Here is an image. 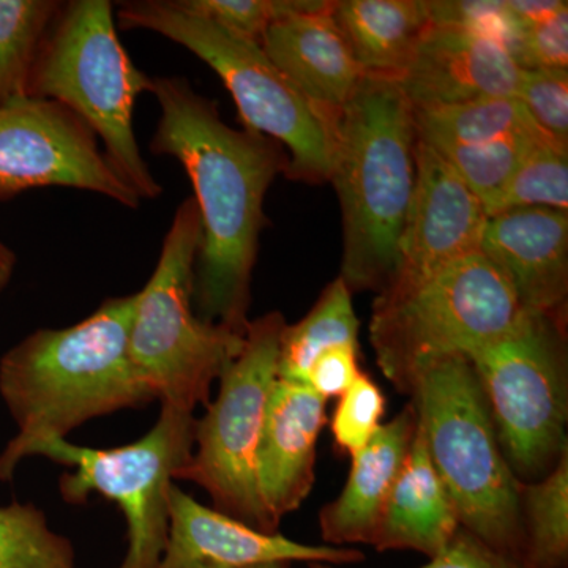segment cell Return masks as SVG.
<instances>
[{
    "label": "cell",
    "instance_id": "obj_34",
    "mask_svg": "<svg viewBox=\"0 0 568 568\" xmlns=\"http://www.w3.org/2000/svg\"><path fill=\"white\" fill-rule=\"evenodd\" d=\"M361 347L338 346L325 351L310 366L305 386L328 402L339 398L362 375Z\"/></svg>",
    "mask_w": 568,
    "mask_h": 568
},
{
    "label": "cell",
    "instance_id": "obj_4",
    "mask_svg": "<svg viewBox=\"0 0 568 568\" xmlns=\"http://www.w3.org/2000/svg\"><path fill=\"white\" fill-rule=\"evenodd\" d=\"M521 313L510 284L477 250L418 282L376 294L369 343L392 386L413 396L433 366L469 357L506 334Z\"/></svg>",
    "mask_w": 568,
    "mask_h": 568
},
{
    "label": "cell",
    "instance_id": "obj_14",
    "mask_svg": "<svg viewBox=\"0 0 568 568\" xmlns=\"http://www.w3.org/2000/svg\"><path fill=\"white\" fill-rule=\"evenodd\" d=\"M416 160V190L399 244L398 272L388 286L418 282L477 252L488 220L481 201L435 149L417 140Z\"/></svg>",
    "mask_w": 568,
    "mask_h": 568
},
{
    "label": "cell",
    "instance_id": "obj_5",
    "mask_svg": "<svg viewBox=\"0 0 568 568\" xmlns=\"http://www.w3.org/2000/svg\"><path fill=\"white\" fill-rule=\"evenodd\" d=\"M145 77L123 50L108 0L62 3L41 43L28 97L69 108L104 144V156L141 200H156L162 185L142 159L133 110Z\"/></svg>",
    "mask_w": 568,
    "mask_h": 568
},
{
    "label": "cell",
    "instance_id": "obj_37",
    "mask_svg": "<svg viewBox=\"0 0 568 568\" xmlns=\"http://www.w3.org/2000/svg\"><path fill=\"white\" fill-rule=\"evenodd\" d=\"M14 264H17V256L9 246L0 242V291L9 284L11 275H13Z\"/></svg>",
    "mask_w": 568,
    "mask_h": 568
},
{
    "label": "cell",
    "instance_id": "obj_2",
    "mask_svg": "<svg viewBox=\"0 0 568 568\" xmlns=\"http://www.w3.org/2000/svg\"><path fill=\"white\" fill-rule=\"evenodd\" d=\"M136 294L112 297L71 327L43 328L0 361V395L18 433L0 454V481L36 448L92 418L155 399L130 357Z\"/></svg>",
    "mask_w": 568,
    "mask_h": 568
},
{
    "label": "cell",
    "instance_id": "obj_6",
    "mask_svg": "<svg viewBox=\"0 0 568 568\" xmlns=\"http://www.w3.org/2000/svg\"><path fill=\"white\" fill-rule=\"evenodd\" d=\"M118 20L123 29L160 33L207 63L233 95L245 130L287 149L291 181L331 182L339 118L310 103L260 43L183 9L179 0L123 2Z\"/></svg>",
    "mask_w": 568,
    "mask_h": 568
},
{
    "label": "cell",
    "instance_id": "obj_23",
    "mask_svg": "<svg viewBox=\"0 0 568 568\" xmlns=\"http://www.w3.org/2000/svg\"><path fill=\"white\" fill-rule=\"evenodd\" d=\"M417 140L429 148L477 145L508 136H540L517 99H487L443 108H413ZM548 136V134H547Z\"/></svg>",
    "mask_w": 568,
    "mask_h": 568
},
{
    "label": "cell",
    "instance_id": "obj_15",
    "mask_svg": "<svg viewBox=\"0 0 568 568\" xmlns=\"http://www.w3.org/2000/svg\"><path fill=\"white\" fill-rule=\"evenodd\" d=\"M521 73V67L497 41L429 22L398 84L410 106L443 108L517 99Z\"/></svg>",
    "mask_w": 568,
    "mask_h": 568
},
{
    "label": "cell",
    "instance_id": "obj_20",
    "mask_svg": "<svg viewBox=\"0 0 568 568\" xmlns=\"http://www.w3.org/2000/svg\"><path fill=\"white\" fill-rule=\"evenodd\" d=\"M459 518L443 478L429 458L420 426L396 477L373 538L376 551H416L435 558L458 529Z\"/></svg>",
    "mask_w": 568,
    "mask_h": 568
},
{
    "label": "cell",
    "instance_id": "obj_9",
    "mask_svg": "<svg viewBox=\"0 0 568 568\" xmlns=\"http://www.w3.org/2000/svg\"><path fill=\"white\" fill-rule=\"evenodd\" d=\"M467 358L511 473L521 484L540 480L568 450L567 316L523 310Z\"/></svg>",
    "mask_w": 568,
    "mask_h": 568
},
{
    "label": "cell",
    "instance_id": "obj_25",
    "mask_svg": "<svg viewBox=\"0 0 568 568\" xmlns=\"http://www.w3.org/2000/svg\"><path fill=\"white\" fill-rule=\"evenodd\" d=\"M62 3L0 0V106L28 97L33 62Z\"/></svg>",
    "mask_w": 568,
    "mask_h": 568
},
{
    "label": "cell",
    "instance_id": "obj_21",
    "mask_svg": "<svg viewBox=\"0 0 568 568\" xmlns=\"http://www.w3.org/2000/svg\"><path fill=\"white\" fill-rule=\"evenodd\" d=\"M334 18L364 74L396 81L429 26L422 0H338Z\"/></svg>",
    "mask_w": 568,
    "mask_h": 568
},
{
    "label": "cell",
    "instance_id": "obj_7",
    "mask_svg": "<svg viewBox=\"0 0 568 568\" xmlns=\"http://www.w3.org/2000/svg\"><path fill=\"white\" fill-rule=\"evenodd\" d=\"M410 403L462 528L525 566L521 481L504 457L469 358L457 355L433 366L417 384Z\"/></svg>",
    "mask_w": 568,
    "mask_h": 568
},
{
    "label": "cell",
    "instance_id": "obj_11",
    "mask_svg": "<svg viewBox=\"0 0 568 568\" xmlns=\"http://www.w3.org/2000/svg\"><path fill=\"white\" fill-rule=\"evenodd\" d=\"M194 426L193 413L162 405L151 432L129 446L103 450L59 439L41 444L33 455L73 467L59 485L65 503L84 504L99 493L121 508L129 548L118 568H159L170 532L168 497L192 458Z\"/></svg>",
    "mask_w": 568,
    "mask_h": 568
},
{
    "label": "cell",
    "instance_id": "obj_29",
    "mask_svg": "<svg viewBox=\"0 0 568 568\" xmlns=\"http://www.w3.org/2000/svg\"><path fill=\"white\" fill-rule=\"evenodd\" d=\"M387 413L383 388L366 373L339 396L331 418V433L336 452L353 457L376 435Z\"/></svg>",
    "mask_w": 568,
    "mask_h": 568
},
{
    "label": "cell",
    "instance_id": "obj_3",
    "mask_svg": "<svg viewBox=\"0 0 568 568\" xmlns=\"http://www.w3.org/2000/svg\"><path fill=\"white\" fill-rule=\"evenodd\" d=\"M413 106L398 81L364 74L343 108L331 182L343 215L339 278L351 293L394 282L417 179Z\"/></svg>",
    "mask_w": 568,
    "mask_h": 568
},
{
    "label": "cell",
    "instance_id": "obj_19",
    "mask_svg": "<svg viewBox=\"0 0 568 568\" xmlns=\"http://www.w3.org/2000/svg\"><path fill=\"white\" fill-rule=\"evenodd\" d=\"M418 417L413 403L381 425L373 439L351 459L349 476L336 499L321 508L324 545H372L387 497L416 437Z\"/></svg>",
    "mask_w": 568,
    "mask_h": 568
},
{
    "label": "cell",
    "instance_id": "obj_10",
    "mask_svg": "<svg viewBox=\"0 0 568 568\" xmlns=\"http://www.w3.org/2000/svg\"><path fill=\"white\" fill-rule=\"evenodd\" d=\"M280 312L250 321L244 346L220 376L219 395L196 418L194 450L175 480L207 491L213 508L265 534H276L256 484V457L268 398L278 372Z\"/></svg>",
    "mask_w": 568,
    "mask_h": 568
},
{
    "label": "cell",
    "instance_id": "obj_28",
    "mask_svg": "<svg viewBox=\"0 0 568 568\" xmlns=\"http://www.w3.org/2000/svg\"><path fill=\"white\" fill-rule=\"evenodd\" d=\"M530 207L568 211V148L556 141L530 149L488 216Z\"/></svg>",
    "mask_w": 568,
    "mask_h": 568
},
{
    "label": "cell",
    "instance_id": "obj_30",
    "mask_svg": "<svg viewBox=\"0 0 568 568\" xmlns=\"http://www.w3.org/2000/svg\"><path fill=\"white\" fill-rule=\"evenodd\" d=\"M517 100L541 132L568 148V70H523Z\"/></svg>",
    "mask_w": 568,
    "mask_h": 568
},
{
    "label": "cell",
    "instance_id": "obj_33",
    "mask_svg": "<svg viewBox=\"0 0 568 568\" xmlns=\"http://www.w3.org/2000/svg\"><path fill=\"white\" fill-rule=\"evenodd\" d=\"M517 62L521 70L568 69V9L521 31Z\"/></svg>",
    "mask_w": 568,
    "mask_h": 568
},
{
    "label": "cell",
    "instance_id": "obj_12",
    "mask_svg": "<svg viewBox=\"0 0 568 568\" xmlns=\"http://www.w3.org/2000/svg\"><path fill=\"white\" fill-rule=\"evenodd\" d=\"M40 186L85 190L129 209L141 204L74 112L26 97L0 106V200Z\"/></svg>",
    "mask_w": 568,
    "mask_h": 568
},
{
    "label": "cell",
    "instance_id": "obj_35",
    "mask_svg": "<svg viewBox=\"0 0 568 568\" xmlns=\"http://www.w3.org/2000/svg\"><path fill=\"white\" fill-rule=\"evenodd\" d=\"M308 568H336L328 564H308ZM420 568H526L517 560L500 555L487 544L470 534L465 528H459L454 538L448 541L443 551L429 559L426 566Z\"/></svg>",
    "mask_w": 568,
    "mask_h": 568
},
{
    "label": "cell",
    "instance_id": "obj_24",
    "mask_svg": "<svg viewBox=\"0 0 568 568\" xmlns=\"http://www.w3.org/2000/svg\"><path fill=\"white\" fill-rule=\"evenodd\" d=\"M526 568H567L568 450L537 481L519 487Z\"/></svg>",
    "mask_w": 568,
    "mask_h": 568
},
{
    "label": "cell",
    "instance_id": "obj_16",
    "mask_svg": "<svg viewBox=\"0 0 568 568\" xmlns=\"http://www.w3.org/2000/svg\"><path fill=\"white\" fill-rule=\"evenodd\" d=\"M478 250L510 284L523 310L567 316L568 211L495 213Z\"/></svg>",
    "mask_w": 568,
    "mask_h": 568
},
{
    "label": "cell",
    "instance_id": "obj_26",
    "mask_svg": "<svg viewBox=\"0 0 568 568\" xmlns=\"http://www.w3.org/2000/svg\"><path fill=\"white\" fill-rule=\"evenodd\" d=\"M0 568H78L69 538L48 526L33 504L0 507Z\"/></svg>",
    "mask_w": 568,
    "mask_h": 568
},
{
    "label": "cell",
    "instance_id": "obj_38",
    "mask_svg": "<svg viewBox=\"0 0 568 568\" xmlns=\"http://www.w3.org/2000/svg\"><path fill=\"white\" fill-rule=\"evenodd\" d=\"M293 564L291 562H283V560H278V562H265L260 564V566H253L250 568H291Z\"/></svg>",
    "mask_w": 568,
    "mask_h": 568
},
{
    "label": "cell",
    "instance_id": "obj_1",
    "mask_svg": "<svg viewBox=\"0 0 568 568\" xmlns=\"http://www.w3.org/2000/svg\"><path fill=\"white\" fill-rule=\"evenodd\" d=\"M151 92L162 108L151 151L182 164L203 226L194 310L204 323L244 335L265 194L290 156L271 138L231 129L185 78H155Z\"/></svg>",
    "mask_w": 568,
    "mask_h": 568
},
{
    "label": "cell",
    "instance_id": "obj_8",
    "mask_svg": "<svg viewBox=\"0 0 568 568\" xmlns=\"http://www.w3.org/2000/svg\"><path fill=\"white\" fill-rule=\"evenodd\" d=\"M203 226L193 197L183 201L164 237L159 263L136 293L130 357L162 405L194 413L241 353L244 335L204 323L194 310V268Z\"/></svg>",
    "mask_w": 568,
    "mask_h": 568
},
{
    "label": "cell",
    "instance_id": "obj_32",
    "mask_svg": "<svg viewBox=\"0 0 568 568\" xmlns=\"http://www.w3.org/2000/svg\"><path fill=\"white\" fill-rule=\"evenodd\" d=\"M425 6L433 24L454 26L495 40L517 61L521 32L508 17L506 2H425Z\"/></svg>",
    "mask_w": 568,
    "mask_h": 568
},
{
    "label": "cell",
    "instance_id": "obj_36",
    "mask_svg": "<svg viewBox=\"0 0 568 568\" xmlns=\"http://www.w3.org/2000/svg\"><path fill=\"white\" fill-rule=\"evenodd\" d=\"M506 7L508 17L521 32L568 9V3L566 0H511L506 2Z\"/></svg>",
    "mask_w": 568,
    "mask_h": 568
},
{
    "label": "cell",
    "instance_id": "obj_27",
    "mask_svg": "<svg viewBox=\"0 0 568 568\" xmlns=\"http://www.w3.org/2000/svg\"><path fill=\"white\" fill-rule=\"evenodd\" d=\"M540 136H508L477 145H447L435 149L484 204L487 215L493 211L511 175Z\"/></svg>",
    "mask_w": 568,
    "mask_h": 568
},
{
    "label": "cell",
    "instance_id": "obj_31",
    "mask_svg": "<svg viewBox=\"0 0 568 568\" xmlns=\"http://www.w3.org/2000/svg\"><path fill=\"white\" fill-rule=\"evenodd\" d=\"M183 9L215 22L234 36L261 44L268 26L290 13L297 0H179Z\"/></svg>",
    "mask_w": 568,
    "mask_h": 568
},
{
    "label": "cell",
    "instance_id": "obj_18",
    "mask_svg": "<svg viewBox=\"0 0 568 568\" xmlns=\"http://www.w3.org/2000/svg\"><path fill=\"white\" fill-rule=\"evenodd\" d=\"M325 406L312 388L276 377L256 457L257 493L275 529L315 485L317 439L327 425Z\"/></svg>",
    "mask_w": 568,
    "mask_h": 568
},
{
    "label": "cell",
    "instance_id": "obj_17",
    "mask_svg": "<svg viewBox=\"0 0 568 568\" xmlns=\"http://www.w3.org/2000/svg\"><path fill=\"white\" fill-rule=\"evenodd\" d=\"M267 58L317 110L339 118L364 71L334 18V2L297 0L261 39Z\"/></svg>",
    "mask_w": 568,
    "mask_h": 568
},
{
    "label": "cell",
    "instance_id": "obj_22",
    "mask_svg": "<svg viewBox=\"0 0 568 568\" xmlns=\"http://www.w3.org/2000/svg\"><path fill=\"white\" fill-rule=\"evenodd\" d=\"M358 327L353 293L338 276L325 286L304 320L284 325L276 377L305 386L310 366L325 351L338 346L361 347Z\"/></svg>",
    "mask_w": 568,
    "mask_h": 568
},
{
    "label": "cell",
    "instance_id": "obj_13",
    "mask_svg": "<svg viewBox=\"0 0 568 568\" xmlns=\"http://www.w3.org/2000/svg\"><path fill=\"white\" fill-rule=\"evenodd\" d=\"M170 532L159 568H250L265 562H305L347 566L362 562L354 547L305 545L282 534H265L209 508L171 487Z\"/></svg>",
    "mask_w": 568,
    "mask_h": 568
}]
</instances>
